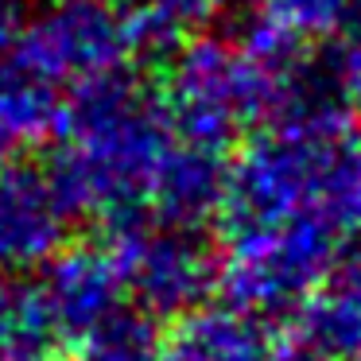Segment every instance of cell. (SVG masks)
<instances>
[{"label": "cell", "mask_w": 361, "mask_h": 361, "mask_svg": "<svg viewBox=\"0 0 361 361\" xmlns=\"http://www.w3.org/2000/svg\"><path fill=\"white\" fill-rule=\"evenodd\" d=\"M338 241L342 237L319 218H291L229 237L218 260L221 299L257 319H283L326 280Z\"/></svg>", "instance_id": "obj_1"}, {"label": "cell", "mask_w": 361, "mask_h": 361, "mask_svg": "<svg viewBox=\"0 0 361 361\" xmlns=\"http://www.w3.org/2000/svg\"><path fill=\"white\" fill-rule=\"evenodd\" d=\"M121 272V288L133 307L167 322L195 311L218 291V249L202 229L144 221L117 237H102Z\"/></svg>", "instance_id": "obj_2"}, {"label": "cell", "mask_w": 361, "mask_h": 361, "mask_svg": "<svg viewBox=\"0 0 361 361\" xmlns=\"http://www.w3.org/2000/svg\"><path fill=\"white\" fill-rule=\"evenodd\" d=\"M16 47L59 82H74L128 63L117 0H47V12L24 24Z\"/></svg>", "instance_id": "obj_3"}, {"label": "cell", "mask_w": 361, "mask_h": 361, "mask_svg": "<svg viewBox=\"0 0 361 361\" xmlns=\"http://www.w3.org/2000/svg\"><path fill=\"white\" fill-rule=\"evenodd\" d=\"M71 221L39 164L0 167V272L43 268L71 241Z\"/></svg>", "instance_id": "obj_4"}, {"label": "cell", "mask_w": 361, "mask_h": 361, "mask_svg": "<svg viewBox=\"0 0 361 361\" xmlns=\"http://www.w3.org/2000/svg\"><path fill=\"white\" fill-rule=\"evenodd\" d=\"M39 272L43 276L35 280V288H39V299L47 307L51 326H55L63 345L78 342L117 303H125L117 260L105 249V241H90V245L66 241Z\"/></svg>", "instance_id": "obj_5"}, {"label": "cell", "mask_w": 361, "mask_h": 361, "mask_svg": "<svg viewBox=\"0 0 361 361\" xmlns=\"http://www.w3.org/2000/svg\"><path fill=\"white\" fill-rule=\"evenodd\" d=\"M159 361H307L268 319L237 307H195L159 330Z\"/></svg>", "instance_id": "obj_6"}, {"label": "cell", "mask_w": 361, "mask_h": 361, "mask_svg": "<svg viewBox=\"0 0 361 361\" xmlns=\"http://www.w3.org/2000/svg\"><path fill=\"white\" fill-rule=\"evenodd\" d=\"M229 156L202 144L171 140L148 187V210L164 226L206 229L221 210Z\"/></svg>", "instance_id": "obj_7"}, {"label": "cell", "mask_w": 361, "mask_h": 361, "mask_svg": "<svg viewBox=\"0 0 361 361\" xmlns=\"http://www.w3.org/2000/svg\"><path fill=\"white\" fill-rule=\"evenodd\" d=\"M63 82L12 43L0 55V133L16 144H43L63 133Z\"/></svg>", "instance_id": "obj_8"}, {"label": "cell", "mask_w": 361, "mask_h": 361, "mask_svg": "<svg viewBox=\"0 0 361 361\" xmlns=\"http://www.w3.org/2000/svg\"><path fill=\"white\" fill-rule=\"evenodd\" d=\"M125 24L128 63L159 71L175 59V51L206 27L218 12V0H117Z\"/></svg>", "instance_id": "obj_9"}, {"label": "cell", "mask_w": 361, "mask_h": 361, "mask_svg": "<svg viewBox=\"0 0 361 361\" xmlns=\"http://www.w3.org/2000/svg\"><path fill=\"white\" fill-rule=\"evenodd\" d=\"M71 350H78L82 361H159V322L125 299L71 342Z\"/></svg>", "instance_id": "obj_10"}, {"label": "cell", "mask_w": 361, "mask_h": 361, "mask_svg": "<svg viewBox=\"0 0 361 361\" xmlns=\"http://www.w3.org/2000/svg\"><path fill=\"white\" fill-rule=\"evenodd\" d=\"M264 8L276 12L288 27H295L303 39H314V35L350 32L361 0H264Z\"/></svg>", "instance_id": "obj_11"}, {"label": "cell", "mask_w": 361, "mask_h": 361, "mask_svg": "<svg viewBox=\"0 0 361 361\" xmlns=\"http://www.w3.org/2000/svg\"><path fill=\"white\" fill-rule=\"evenodd\" d=\"M334 71L350 109L361 113V32H345V43L334 55Z\"/></svg>", "instance_id": "obj_12"}, {"label": "cell", "mask_w": 361, "mask_h": 361, "mask_svg": "<svg viewBox=\"0 0 361 361\" xmlns=\"http://www.w3.org/2000/svg\"><path fill=\"white\" fill-rule=\"evenodd\" d=\"M27 20V0H0V55L16 43Z\"/></svg>", "instance_id": "obj_13"}, {"label": "cell", "mask_w": 361, "mask_h": 361, "mask_svg": "<svg viewBox=\"0 0 361 361\" xmlns=\"http://www.w3.org/2000/svg\"><path fill=\"white\" fill-rule=\"evenodd\" d=\"M16 148H20V144L12 140V136H4V133H0V167H8L12 159H16Z\"/></svg>", "instance_id": "obj_14"}, {"label": "cell", "mask_w": 361, "mask_h": 361, "mask_svg": "<svg viewBox=\"0 0 361 361\" xmlns=\"http://www.w3.org/2000/svg\"><path fill=\"white\" fill-rule=\"evenodd\" d=\"M0 361H16V357H12V353H4V350H0Z\"/></svg>", "instance_id": "obj_15"}]
</instances>
